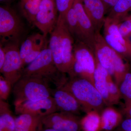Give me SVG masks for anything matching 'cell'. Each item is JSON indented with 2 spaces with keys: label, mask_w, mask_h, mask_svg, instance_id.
Wrapping results in <instances>:
<instances>
[{
  "label": "cell",
  "mask_w": 131,
  "mask_h": 131,
  "mask_svg": "<svg viewBox=\"0 0 131 131\" xmlns=\"http://www.w3.org/2000/svg\"><path fill=\"white\" fill-rule=\"evenodd\" d=\"M22 77L40 78L49 83H52L56 88L63 86L68 79L66 74L57 68L50 50L46 47L34 61L24 68Z\"/></svg>",
  "instance_id": "6da1fadb"
},
{
  "label": "cell",
  "mask_w": 131,
  "mask_h": 131,
  "mask_svg": "<svg viewBox=\"0 0 131 131\" xmlns=\"http://www.w3.org/2000/svg\"><path fill=\"white\" fill-rule=\"evenodd\" d=\"M78 102L83 112L95 111L100 113L105 104L102 96L94 84L87 79L79 77H69L63 86Z\"/></svg>",
  "instance_id": "7a4b0ae2"
},
{
  "label": "cell",
  "mask_w": 131,
  "mask_h": 131,
  "mask_svg": "<svg viewBox=\"0 0 131 131\" xmlns=\"http://www.w3.org/2000/svg\"><path fill=\"white\" fill-rule=\"evenodd\" d=\"M94 55L101 65L106 69L119 87L127 72L123 57L109 45L100 31H96L94 43Z\"/></svg>",
  "instance_id": "3957f363"
},
{
  "label": "cell",
  "mask_w": 131,
  "mask_h": 131,
  "mask_svg": "<svg viewBox=\"0 0 131 131\" xmlns=\"http://www.w3.org/2000/svg\"><path fill=\"white\" fill-rule=\"evenodd\" d=\"M49 84L38 78L22 77L12 88L14 102L39 100L52 96Z\"/></svg>",
  "instance_id": "277c9868"
},
{
  "label": "cell",
  "mask_w": 131,
  "mask_h": 131,
  "mask_svg": "<svg viewBox=\"0 0 131 131\" xmlns=\"http://www.w3.org/2000/svg\"><path fill=\"white\" fill-rule=\"evenodd\" d=\"M74 55V61L69 77L83 78L94 84V75L95 69L94 52L84 43L75 41Z\"/></svg>",
  "instance_id": "5b68a950"
},
{
  "label": "cell",
  "mask_w": 131,
  "mask_h": 131,
  "mask_svg": "<svg viewBox=\"0 0 131 131\" xmlns=\"http://www.w3.org/2000/svg\"><path fill=\"white\" fill-rule=\"evenodd\" d=\"M24 30L22 22L18 15L6 6L0 7L1 43H18Z\"/></svg>",
  "instance_id": "8992f818"
},
{
  "label": "cell",
  "mask_w": 131,
  "mask_h": 131,
  "mask_svg": "<svg viewBox=\"0 0 131 131\" xmlns=\"http://www.w3.org/2000/svg\"><path fill=\"white\" fill-rule=\"evenodd\" d=\"M5 46L6 58L4 65L0 70L6 80L12 86L22 77L24 67L19 52L18 43H10Z\"/></svg>",
  "instance_id": "52a82bcc"
},
{
  "label": "cell",
  "mask_w": 131,
  "mask_h": 131,
  "mask_svg": "<svg viewBox=\"0 0 131 131\" xmlns=\"http://www.w3.org/2000/svg\"><path fill=\"white\" fill-rule=\"evenodd\" d=\"M55 0H41L33 24L45 37L54 30L58 18Z\"/></svg>",
  "instance_id": "ba28073f"
},
{
  "label": "cell",
  "mask_w": 131,
  "mask_h": 131,
  "mask_svg": "<svg viewBox=\"0 0 131 131\" xmlns=\"http://www.w3.org/2000/svg\"><path fill=\"white\" fill-rule=\"evenodd\" d=\"M42 124L46 128H51L58 131H79L81 120L77 115L57 112L42 117Z\"/></svg>",
  "instance_id": "9c48e42d"
},
{
  "label": "cell",
  "mask_w": 131,
  "mask_h": 131,
  "mask_svg": "<svg viewBox=\"0 0 131 131\" xmlns=\"http://www.w3.org/2000/svg\"><path fill=\"white\" fill-rule=\"evenodd\" d=\"M103 27V37L108 44L122 57L131 58V44L120 32L118 24L106 17Z\"/></svg>",
  "instance_id": "30bf717a"
},
{
  "label": "cell",
  "mask_w": 131,
  "mask_h": 131,
  "mask_svg": "<svg viewBox=\"0 0 131 131\" xmlns=\"http://www.w3.org/2000/svg\"><path fill=\"white\" fill-rule=\"evenodd\" d=\"M15 111L17 114H29L43 117L58 112L52 96L37 101H27L14 102Z\"/></svg>",
  "instance_id": "8fae6325"
},
{
  "label": "cell",
  "mask_w": 131,
  "mask_h": 131,
  "mask_svg": "<svg viewBox=\"0 0 131 131\" xmlns=\"http://www.w3.org/2000/svg\"><path fill=\"white\" fill-rule=\"evenodd\" d=\"M58 20L60 24L61 31L62 72L69 74L73 69L74 57V46L75 41L69 32L63 16L58 15Z\"/></svg>",
  "instance_id": "7c38bea8"
},
{
  "label": "cell",
  "mask_w": 131,
  "mask_h": 131,
  "mask_svg": "<svg viewBox=\"0 0 131 131\" xmlns=\"http://www.w3.org/2000/svg\"><path fill=\"white\" fill-rule=\"evenodd\" d=\"M58 112L77 115L83 111L81 105L73 94L63 86L56 88L51 91Z\"/></svg>",
  "instance_id": "4fadbf2b"
},
{
  "label": "cell",
  "mask_w": 131,
  "mask_h": 131,
  "mask_svg": "<svg viewBox=\"0 0 131 131\" xmlns=\"http://www.w3.org/2000/svg\"><path fill=\"white\" fill-rule=\"evenodd\" d=\"M80 28L87 41V46L94 52L96 31L86 13L81 0H75L73 6Z\"/></svg>",
  "instance_id": "5bb4252c"
},
{
  "label": "cell",
  "mask_w": 131,
  "mask_h": 131,
  "mask_svg": "<svg viewBox=\"0 0 131 131\" xmlns=\"http://www.w3.org/2000/svg\"><path fill=\"white\" fill-rule=\"evenodd\" d=\"M86 13L96 31H100L104 25L105 8L102 0H81Z\"/></svg>",
  "instance_id": "9a60e30c"
},
{
  "label": "cell",
  "mask_w": 131,
  "mask_h": 131,
  "mask_svg": "<svg viewBox=\"0 0 131 131\" xmlns=\"http://www.w3.org/2000/svg\"><path fill=\"white\" fill-rule=\"evenodd\" d=\"M95 59V69L94 75V85L102 96L105 104L110 106V100L107 89V81L110 75L107 70L103 68Z\"/></svg>",
  "instance_id": "2e32d148"
},
{
  "label": "cell",
  "mask_w": 131,
  "mask_h": 131,
  "mask_svg": "<svg viewBox=\"0 0 131 131\" xmlns=\"http://www.w3.org/2000/svg\"><path fill=\"white\" fill-rule=\"evenodd\" d=\"M49 47L57 68L62 73L61 27L58 19L54 30L50 34Z\"/></svg>",
  "instance_id": "e0dca14e"
},
{
  "label": "cell",
  "mask_w": 131,
  "mask_h": 131,
  "mask_svg": "<svg viewBox=\"0 0 131 131\" xmlns=\"http://www.w3.org/2000/svg\"><path fill=\"white\" fill-rule=\"evenodd\" d=\"M42 117L29 114L19 115L15 118V131H40Z\"/></svg>",
  "instance_id": "ac0fdd59"
},
{
  "label": "cell",
  "mask_w": 131,
  "mask_h": 131,
  "mask_svg": "<svg viewBox=\"0 0 131 131\" xmlns=\"http://www.w3.org/2000/svg\"><path fill=\"white\" fill-rule=\"evenodd\" d=\"M66 24L74 41L82 42L87 46V41L80 28L75 12L73 7L66 15Z\"/></svg>",
  "instance_id": "d6986e66"
},
{
  "label": "cell",
  "mask_w": 131,
  "mask_h": 131,
  "mask_svg": "<svg viewBox=\"0 0 131 131\" xmlns=\"http://www.w3.org/2000/svg\"><path fill=\"white\" fill-rule=\"evenodd\" d=\"M0 131H15V118L9 105L0 100Z\"/></svg>",
  "instance_id": "ffe728a7"
},
{
  "label": "cell",
  "mask_w": 131,
  "mask_h": 131,
  "mask_svg": "<svg viewBox=\"0 0 131 131\" xmlns=\"http://www.w3.org/2000/svg\"><path fill=\"white\" fill-rule=\"evenodd\" d=\"M131 10V0H119L106 18L118 25L125 20L127 13Z\"/></svg>",
  "instance_id": "44dd1931"
},
{
  "label": "cell",
  "mask_w": 131,
  "mask_h": 131,
  "mask_svg": "<svg viewBox=\"0 0 131 131\" xmlns=\"http://www.w3.org/2000/svg\"><path fill=\"white\" fill-rule=\"evenodd\" d=\"M121 118V114L118 111L109 107L102 111L101 126L103 129L110 130L115 127Z\"/></svg>",
  "instance_id": "7402d4cb"
},
{
  "label": "cell",
  "mask_w": 131,
  "mask_h": 131,
  "mask_svg": "<svg viewBox=\"0 0 131 131\" xmlns=\"http://www.w3.org/2000/svg\"><path fill=\"white\" fill-rule=\"evenodd\" d=\"M41 0H28L20 2V7L24 17L30 24H34L39 9Z\"/></svg>",
  "instance_id": "603a6c76"
},
{
  "label": "cell",
  "mask_w": 131,
  "mask_h": 131,
  "mask_svg": "<svg viewBox=\"0 0 131 131\" xmlns=\"http://www.w3.org/2000/svg\"><path fill=\"white\" fill-rule=\"evenodd\" d=\"M45 38L42 34H35L28 37L22 43L19 48L20 54L22 62L33 49Z\"/></svg>",
  "instance_id": "cb8c5ba5"
},
{
  "label": "cell",
  "mask_w": 131,
  "mask_h": 131,
  "mask_svg": "<svg viewBox=\"0 0 131 131\" xmlns=\"http://www.w3.org/2000/svg\"><path fill=\"white\" fill-rule=\"evenodd\" d=\"M81 120V125L84 131H97L101 126V118L99 113L93 111L87 113Z\"/></svg>",
  "instance_id": "d4e9b609"
},
{
  "label": "cell",
  "mask_w": 131,
  "mask_h": 131,
  "mask_svg": "<svg viewBox=\"0 0 131 131\" xmlns=\"http://www.w3.org/2000/svg\"><path fill=\"white\" fill-rule=\"evenodd\" d=\"M107 89L110 106L118 103L121 97V95L119 88L115 82L113 81L112 77L111 75L109 76L108 79Z\"/></svg>",
  "instance_id": "484cf974"
},
{
  "label": "cell",
  "mask_w": 131,
  "mask_h": 131,
  "mask_svg": "<svg viewBox=\"0 0 131 131\" xmlns=\"http://www.w3.org/2000/svg\"><path fill=\"white\" fill-rule=\"evenodd\" d=\"M119 91L121 97L126 101V103L131 101V73H127L119 85Z\"/></svg>",
  "instance_id": "4316f807"
},
{
  "label": "cell",
  "mask_w": 131,
  "mask_h": 131,
  "mask_svg": "<svg viewBox=\"0 0 131 131\" xmlns=\"http://www.w3.org/2000/svg\"><path fill=\"white\" fill-rule=\"evenodd\" d=\"M46 43L45 38L27 55L23 62L24 68H25V66H26L30 63L38 56L42 51L45 47H46Z\"/></svg>",
  "instance_id": "83f0119b"
},
{
  "label": "cell",
  "mask_w": 131,
  "mask_h": 131,
  "mask_svg": "<svg viewBox=\"0 0 131 131\" xmlns=\"http://www.w3.org/2000/svg\"><path fill=\"white\" fill-rule=\"evenodd\" d=\"M13 88L12 84L3 77H0V100L6 101L9 96Z\"/></svg>",
  "instance_id": "f1b7e54d"
},
{
  "label": "cell",
  "mask_w": 131,
  "mask_h": 131,
  "mask_svg": "<svg viewBox=\"0 0 131 131\" xmlns=\"http://www.w3.org/2000/svg\"><path fill=\"white\" fill-rule=\"evenodd\" d=\"M59 15L65 17L68 11L73 7L75 0H55Z\"/></svg>",
  "instance_id": "f546056e"
},
{
  "label": "cell",
  "mask_w": 131,
  "mask_h": 131,
  "mask_svg": "<svg viewBox=\"0 0 131 131\" xmlns=\"http://www.w3.org/2000/svg\"><path fill=\"white\" fill-rule=\"evenodd\" d=\"M119 30L121 35L125 38L131 34V18L127 19L118 25Z\"/></svg>",
  "instance_id": "4dcf8cb0"
},
{
  "label": "cell",
  "mask_w": 131,
  "mask_h": 131,
  "mask_svg": "<svg viewBox=\"0 0 131 131\" xmlns=\"http://www.w3.org/2000/svg\"><path fill=\"white\" fill-rule=\"evenodd\" d=\"M105 8L106 14L109 13L111 9L117 4L119 0H102Z\"/></svg>",
  "instance_id": "1f68e13d"
},
{
  "label": "cell",
  "mask_w": 131,
  "mask_h": 131,
  "mask_svg": "<svg viewBox=\"0 0 131 131\" xmlns=\"http://www.w3.org/2000/svg\"><path fill=\"white\" fill-rule=\"evenodd\" d=\"M6 52L5 46L1 43L0 46V70L2 69L6 58Z\"/></svg>",
  "instance_id": "d6a6232c"
},
{
  "label": "cell",
  "mask_w": 131,
  "mask_h": 131,
  "mask_svg": "<svg viewBox=\"0 0 131 131\" xmlns=\"http://www.w3.org/2000/svg\"><path fill=\"white\" fill-rule=\"evenodd\" d=\"M121 127L125 131H131V118L124 120L122 122Z\"/></svg>",
  "instance_id": "836d02e7"
},
{
  "label": "cell",
  "mask_w": 131,
  "mask_h": 131,
  "mask_svg": "<svg viewBox=\"0 0 131 131\" xmlns=\"http://www.w3.org/2000/svg\"><path fill=\"white\" fill-rule=\"evenodd\" d=\"M126 113L131 118V101L129 103H126V107L125 109Z\"/></svg>",
  "instance_id": "e575fe53"
},
{
  "label": "cell",
  "mask_w": 131,
  "mask_h": 131,
  "mask_svg": "<svg viewBox=\"0 0 131 131\" xmlns=\"http://www.w3.org/2000/svg\"><path fill=\"white\" fill-rule=\"evenodd\" d=\"M40 131H58L55 130V129H51V128H46L45 129H42Z\"/></svg>",
  "instance_id": "d590c367"
},
{
  "label": "cell",
  "mask_w": 131,
  "mask_h": 131,
  "mask_svg": "<svg viewBox=\"0 0 131 131\" xmlns=\"http://www.w3.org/2000/svg\"><path fill=\"white\" fill-rule=\"evenodd\" d=\"M12 1V0H0V1L1 2H6L10 1Z\"/></svg>",
  "instance_id": "8d00e7d4"
},
{
  "label": "cell",
  "mask_w": 131,
  "mask_h": 131,
  "mask_svg": "<svg viewBox=\"0 0 131 131\" xmlns=\"http://www.w3.org/2000/svg\"><path fill=\"white\" fill-rule=\"evenodd\" d=\"M28 1V0H20V2L25 1Z\"/></svg>",
  "instance_id": "74e56055"
}]
</instances>
